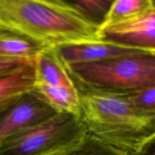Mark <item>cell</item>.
<instances>
[{
  "label": "cell",
  "mask_w": 155,
  "mask_h": 155,
  "mask_svg": "<svg viewBox=\"0 0 155 155\" xmlns=\"http://www.w3.org/2000/svg\"><path fill=\"white\" fill-rule=\"evenodd\" d=\"M127 98L133 107L141 114L155 117V86L127 92Z\"/></svg>",
  "instance_id": "15"
},
{
  "label": "cell",
  "mask_w": 155,
  "mask_h": 155,
  "mask_svg": "<svg viewBox=\"0 0 155 155\" xmlns=\"http://www.w3.org/2000/svg\"><path fill=\"white\" fill-rule=\"evenodd\" d=\"M56 48L65 66L74 64L100 61L142 52H149L103 41L65 44L57 45Z\"/></svg>",
  "instance_id": "7"
},
{
  "label": "cell",
  "mask_w": 155,
  "mask_h": 155,
  "mask_svg": "<svg viewBox=\"0 0 155 155\" xmlns=\"http://www.w3.org/2000/svg\"><path fill=\"white\" fill-rule=\"evenodd\" d=\"M89 22L101 28L114 0H63Z\"/></svg>",
  "instance_id": "14"
},
{
  "label": "cell",
  "mask_w": 155,
  "mask_h": 155,
  "mask_svg": "<svg viewBox=\"0 0 155 155\" xmlns=\"http://www.w3.org/2000/svg\"><path fill=\"white\" fill-rule=\"evenodd\" d=\"M153 10H155L154 0H114L101 27L141 16Z\"/></svg>",
  "instance_id": "12"
},
{
  "label": "cell",
  "mask_w": 155,
  "mask_h": 155,
  "mask_svg": "<svg viewBox=\"0 0 155 155\" xmlns=\"http://www.w3.org/2000/svg\"><path fill=\"white\" fill-rule=\"evenodd\" d=\"M75 86L81 119L89 134L127 155H135L155 142V117L136 110L127 92Z\"/></svg>",
  "instance_id": "1"
},
{
  "label": "cell",
  "mask_w": 155,
  "mask_h": 155,
  "mask_svg": "<svg viewBox=\"0 0 155 155\" xmlns=\"http://www.w3.org/2000/svg\"><path fill=\"white\" fill-rule=\"evenodd\" d=\"M48 155H127L86 133L73 145Z\"/></svg>",
  "instance_id": "13"
},
{
  "label": "cell",
  "mask_w": 155,
  "mask_h": 155,
  "mask_svg": "<svg viewBox=\"0 0 155 155\" xmlns=\"http://www.w3.org/2000/svg\"><path fill=\"white\" fill-rule=\"evenodd\" d=\"M35 90L58 113H65L81 117V108L77 88L54 86L36 82Z\"/></svg>",
  "instance_id": "11"
},
{
  "label": "cell",
  "mask_w": 155,
  "mask_h": 155,
  "mask_svg": "<svg viewBox=\"0 0 155 155\" xmlns=\"http://www.w3.org/2000/svg\"><path fill=\"white\" fill-rule=\"evenodd\" d=\"M48 45L0 27V58L34 59Z\"/></svg>",
  "instance_id": "10"
},
{
  "label": "cell",
  "mask_w": 155,
  "mask_h": 155,
  "mask_svg": "<svg viewBox=\"0 0 155 155\" xmlns=\"http://www.w3.org/2000/svg\"><path fill=\"white\" fill-rule=\"evenodd\" d=\"M135 155H155V142L147 145Z\"/></svg>",
  "instance_id": "17"
},
{
  "label": "cell",
  "mask_w": 155,
  "mask_h": 155,
  "mask_svg": "<svg viewBox=\"0 0 155 155\" xmlns=\"http://www.w3.org/2000/svg\"><path fill=\"white\" fill-rule=\"evenodd\" d=\"M57 113L35 89L27 93L0 117V148L22 130Z\"/></svg>",
  "instance_id": "6"
},
{
  "label": "cell",
  "mask_w": 155,
  "mask_h": 155,
  "mask_svg": "<svg viewBox=\"0 0 155 155\" xmlns=\"http://www.w3.org/2000/svg\"><path fill=\"white\" fill-rule=\"evenodd\" d=\"M0 27L48 46L100 41L99 28L63 0H0Z\"/></svg>",
  "instance_id": "2"
},
{
  "label": "cell",
  "mask_w": 155,
  "mask_h": 155,
  "mask_svg": "<svg viewBox=\"0 0 155 155\" xmlns=\"http://www.w3.org/2000/svg\"><path fill=\"white\" fill-rule=\"evenodd\" d=\"M36 81L54 86L75 89L74 80L62 62L56 46H48L34 58Z\"/></svg>",
  "instance_id": "9"
},
{
  "label": "cell",
  "mask_w": 155,
  "mask_h": 155,
  "mask_svg": "<svg viewBox=\"0 0 155 155\" xmlns=\"http://www.w3.org/2000/svg\"><path fill=\"white\" fill-rule=\"evenodd\" d=\"M65 67L74 83L90 89L130 92L155 86V53Z\"/></svg>",
  "instance_id": "3"
},
{
  "label": "cell",
  "mask_w": 155,
  "mask_h": 155,
  "mask_svg": "<svg viewBox=\"0 0 155 155\" xmlns=\"http://www.w3.org/2000/svg\"><path fill=\"white\" fill-rule=\"evenodd\" d=\"M87 133L81 117L57 113L7 139L0 155L51 154L78 142Z\"/></svg>",
  "instance_id": "4"
},
{
  "label": "cell",
  "mask_w": 155,
  "mask_h": 155,
  "mask_svg": "<svg viewBox=\"0 0 155 155\" xmlns=\"http://www.w3.org/2000/svg\"><path fill=\"white\" fill-rule=\"evenodd\" d=\"M33 59H21V58H0V77L5 76L15 71L20 66Z\"/></svg>",
  "instance_id": "16"
},
{
  "label": "cell",
  "mask_w": 155,
  "mask_h": 155,
  "mask_svg": "<svg viewBox=\"0 0 155 155\" xmlns=\"http://www.w3.org/2000/svg\"><path fill=\"white\" fill-rule=\"evenodd\" d=\"M36 82L34 59L0 77V117L24 95L34 90Z\"/></svg>",
  "instance_id": "8"
},
{
  "label": "cell",
  "mask_w": 155,
  "mask_h": 155,
  "mask_svg": "<svg viewBox=\"0 0 155 155\" xmlns=\"http://www.w3.org/2000/svg\"><path fill=\"white\" fill-rule=\"evenodd\" d=\"M100 41L155 53V10L104 26L99 29Z\"/></svg>",
  "instance_id": "5"
}]
</instances>
